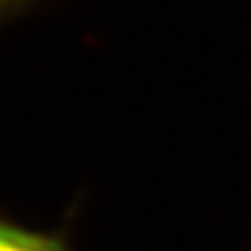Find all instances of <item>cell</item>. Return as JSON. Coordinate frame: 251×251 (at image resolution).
<instances>
[{"label":"cell","mask_w":251,"mask_h":251,"mask_svg":"<svg viewBox=\"0 0 251 251\" xmlns=\"http://www.w3.org/2000/svg\"><path fill=\"white\" fill-rule=\"evenodd\" d=\"M0 251H68L61 237L0 219Z\"/></svg>","instance_id":"6da1fadb"},{"label":"cell","mask_w":251,"mask_h":251,"mask_svg":"<svg viewBox=\"0 0 251 251\" xmlns=\"http://www.w3.org/2000/svg\"><path fill=\"white\" fill-rule=\"evenodd\" d=\"M37 2L40 0H0V21L14 17V14H21V12L30 9L33 5H37Z\"/></svg>","instance_id":"7a4b0ae2"}]
</instances>
